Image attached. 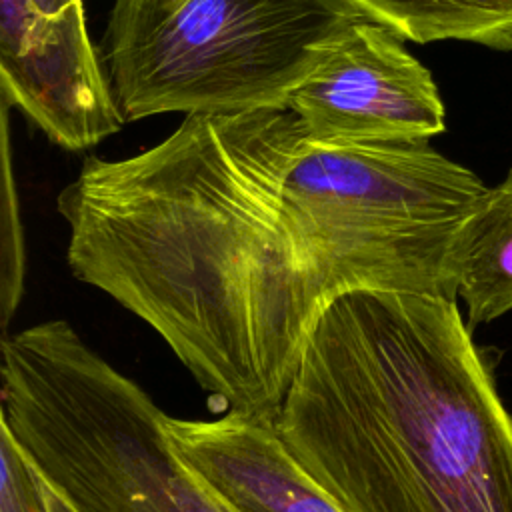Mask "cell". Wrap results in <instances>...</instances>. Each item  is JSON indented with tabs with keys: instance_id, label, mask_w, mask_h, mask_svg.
Returning a JSON list of instances; mask_svg holds the SVG:
<instances>
[{
	"instance_id": "obj_1",
	"label": "cell",
	"mask_w": 512,
	"mask_h": 512,
	"mask_svg": "<svg viewBox=\"0 0 512 512\" xmlns=\"http://www.w3.org/2000/svg\"><path fill=\"white\" fill-rule=\"evenodd\" d=\"M474 194L430 140L312 144L266 108L188 114L140 154L86 158L56 208L76 280L152 328L224 412L274 424L334 300L458 298Z\"/></svg>"
},
{
	"instance_id": "obj_2",
	"label": "cell",
	"mask_w": 512,
	"mask_h": 512,
	"mask_svg": "<svg viewBox=\"0 0 512 512\" xmlns=\"http://www.w3.org/2000/svg\"><path fill=\"white\" fill-rule=\"evenodd\" d=\"M274 428L342 512H512V414L452 298L334 300Z\"/></svg>"
},
{
	"instance_id": "obj_3",
	"label": "cell",
	"mask_w": 512,
	"mask_h": 512,
	"mask_svg": "<svg viewBox=\"0 0 512 512\" xmlns=\"http://www.w3.org/2000/svg\"><path fill=\"white\" fill-rule=\"evenodd\" d=\"M0 422L76 512H242L182 456L150 394L66 320L2 338Z\"/></svg>"
},
{
	"instance_id": "obj_4",
	"label": "cell",
	"mask_w": 512,
	"mask_h": 512,
	"mask_svg": "<svg viewBox=\"0 0 512 512\" xmlns=\"http://www.w3.org/2000/svg\"><path fill=\"white\" fill-rule=\"evenodd\" d=\"M364 20L354 0H114L100 56L124 122L286 110Z\"/></svg>"
},
{
	"instance_id": "obj_5",
	"label": "cell",
	"mask_w": 512,
	"mask_h": 512,
	"mask_svg": "<svg viewBox=\"0 0 512 512\" xmlns=\"http://www.w3.org/2000/svg\"><path fill=\"white\" fill-rule=\"evenodd\" d=\"M0 90L64 150L92 148L126 124L84 0H0Z\"/></svg>"
},
{
	"instance_id": "obj_6",
	"label": "cell",
	"mask_w": 512,
	"mask_h": 512,
	"mask_svg": "<svg viewBox=\"0 0 512 512\" xmlns=\"http://www.w3.org/2000/svg\"><path fill=\"white\" fill-rule=\"evenodd\" d=\"M390 28L354 24L328 58L288 96L312 144L430 140L446 108L430 70Z\"/></svg>"
},
{
	"instance_id": "obj_7",
	"label": "cell",
	"mask_w": 512,
	"mask_h": 512,
	"mask_svg": "<svg viewBox=\"0 0 512 512\" xmlns=\"http://www.w3.org/2000/svg\"><path fill=\"white\" fill-rule=\"evenodd\" d=\"M168 430L182 456L242 512H342L274 424L224 412L214 420L168 416Z\"/></svg>"
},
{
	"instance_id": "obj_8",
	"label": "cell",
	"mask_w": 512,
	"mask_h": 512,
	"mask_svg": "<svg viewBox=\"0 0 512 512\" xmlns=\"http://www.w3.org/2000/svg\"><path fill=\"white\" fill-rule=\"evenodd\" d=\"M456 284L472 330L512 312V168L486 188L462 224Z\"/></svg>"
},
{
	"instance_id": "obj_9",
	"label": "cell",
	"mask_w": 512,
	"mask_h": 512,
	"mask_svg": "<svg viewBox=\"0 0 512 512\" xmlns=\"http://www.w3.org/2000/svg\"><path fill=\"white\" fill-rule=\"evenodd\" d=\"M400 38L472 42L512 52V0H354Z\"/></svg>"
},
{
	"instance_id": "obj_10",
	"label": "cell",
	"mask_w": 512,
	"mask_h": 512,
	"mask_svg": "<svg viewBox=\"0 0 512 512\" xmlns=\"http://www.w3.org/2000/svg\"><path fill=\"white\" fill-rule=\"evenodd\" d=\"M8 146H4V192H2V242H0V328L6 336L10 320L20 304L24 290V238L18 214V198L12 184L8 162Z\"/></svg>"
},
{
	"instance_id": "obj_11",
	"label": "cell",
	"mask_w": 512,
	"mask_h": 512,
	"mask_svg": "<svg viewBox=\"0 0 512 512\" xmlns=\"http://www.w3.org/2000/svg\"><path fill=\"white\" fill-rule=\"evenodd\" d=\"M0 430V512H52L44 476L2 422Z\"/></svg>"
},
{
	"instance_id": "obj_12",
	"label": "cell",
	"mask_w": 512,
	"mask_h": 512,
	"mask_svg": "<svg viewBox=\"0 0 512 512\" xmlns=\"http://www.w3.org/2000/svg\"><path fill=\"white\" fill-rule=\"evenodd\" d=\"M46 480V478H44ZM48 484V482H46ZM48 500H50V508H52V512H76L72 506H70V502L62 496V494H58L50 484H48Z\"/></svg>"
}]
</instances>
